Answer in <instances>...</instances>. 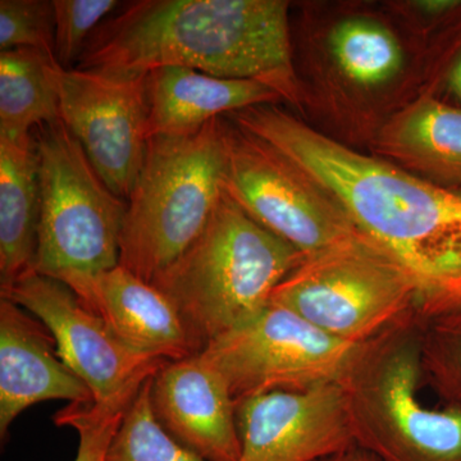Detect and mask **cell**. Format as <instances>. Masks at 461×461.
Masks as SVG:
<instances>
[{
  "label": "cell",
  "mask_w": 461,
  "mask_h": 461,
  "mask_svg": "<svg viewBox=\"0 0 461 461\" xmlns=\"http://www.w3.org/2000/svg\"><path fill=\"white\" fill-rule=\"evenodd\" d=\"M60 121L109 189L131 195L148 145L147 75L58 68Z\"/></svg>",
  "instance_id": "8fae6325"
},
{
  "label": "cell",
  "mask_w": 461,
  "mask_h": 461,
  "mask_svg": "<svg viewBox=\"0 0 461 461\" xmlns=\"http://www.w3.org/2000/svg\"><path fill=\"white\" fill-rule=\"evenodd\" d=\"M420 357L424 384L461 409V311L423 323Z\"/></svg>",
  "instance_id": "7402d4cb"
},
{
  "label": "cell",
  "mask_w": 461,
  "mask_h": 461,
  "mask_svg": "<svg viewBox=\"0 0 461 461\" xmlns=\"http://www.w3.org/2000/svg\"><path fill=\"white\" fill-rule=\"evenodd\" d=\"M2 297L47 327L58 354L89 387L95 403L136 395L167 363L129 348L71 287L57 278L30 273L3 290Z\"/></svg>",
  "instance_id": "7c38bea8"
},
{
  "label": "cell",
  "mask_w": 461,
  "mask_h": 461,
  "mask_svg": "<svg viewBox=\"0 0 461 461\" xmlns=\"http://www.w3.org/2000/svg\"><path fill=\"white\" fill-rule=\"evenodd\" d=\"M418 95L461 107V5L429 38Z\"/></svg>",
  "instance_id": "603a6c76"
},
{
  "label": "cell",
  "mask_w": 461,
  "mask_h": 461,
  "mask_svg": "<svg viewBox=\"0 0 461 461\" xmlns=\"http://www.w3.org/2000/svg\"><path fill=\"white\" fill-rule=\"evenodd\" d=\"M132 350L175 362L199 354L180 314L153 284L124 267L60 278Z\"/></svg>",
  "instance_id": "9a60e30c"
},
{
  "label": "cell",
  "mask_w": 461,
  "mask_h": 461,
  "mask_svg": "<svg viewBox=\"0 0 461 461\" xmlns=\"http://www.w3.org/2000/svg\"><path fill=\"white\" fill-rule=\"evenodd\" d=\"M157 420L205 461H238V402L229 382L204 354L167 362L151 378Z\"/></svg>",
  "instance_id": "5bb4252c"
},
{
  "label": "cell",
  "mask_w": 461,
  "mask_h": 461,
  "mask_svg": "<svg viewBox=\"0 0 461 461\" xmlns=\"http://www.w3.org/2000/svg\"><path fill=\"white\" fill-rule=\"evenodd\" d=\"M56 20L54 57L63 68H74L91 36L121 3L117 0H51Z\"/></svg>",
  "instance_id": "cb8c5ba5"
},
{
  "label": "cell",
  "mask_w": 461,
  "mask_h": 461,
  "mask_svg": "<svg viewBox=\"0 0 461 461\" xmlns=\"http://www.w3.org/2000/svg\"><path fill=\"white\" fill-rule=\"evenodd\" d=\"M303 257L223 191L195 241L150 284L168 297L202 353L263 311Z\"/></svg>",
  "instance_id": "277c9868"
},
{
  "label": "cell",
  "mask_w": 461,
  "mask_h": 461,
  "mask_svg": "<svg viewBox=\"0 0 461 461\" xmlns=\"http://www.w3.org/2000/svg\"><path fill=\"white\" fill-rule=\"evenodd\" d=\"M41 180L33 135L0 136V291L35 272Z\"/></svg>",
  "instance_id": "d6986e66"
},
{
  "label": "cell",
  "mask_w": 461,
  "mask_h": 461,
  "mask_svg": "<svg viewBox=\"0 0 461 461\" xmlns=\"http://www.w3.org/2000/svg\"><path fill=\"white\" fill-rule=\"evenodd\" d=\"M93 402L89 387L57 350L47 327L12 300H0V436L35 403Z\"/></svg>",
  "instance_id": "2e32d148"
},
{
  "label": "cell",
  "mask_w": 461,
  "mask_h": 461,
  "mask_svg": "<svg viewBox=\"0 0 461 461\" xmlns=\"http://www.w3.org/2000/svg\"><path fill=\"white\" fill-rule=\"evenodd\" d=\"M160 67L260 81L306 114L285 0L131 2L99 26L74 68L148 75Z\"/></svg>",
  "instance_id": "7a4b0ae2"
},
{
  "label": "cell",
  "mask_w": 461,
  "mask_h": 461,
  "mask_svg": "<svg viewBox=\"0 0 461 461\" xmlns=\"http://www.w3.org/2000/svg\"><path fill=\"white\" fill-rule=\"evenodd\" d=\"M133 397L126 396L105 403H69L56 414L58 426L77 430L78 447L74 461H103L124 411Z\"/></svg>",
  "instance_id": "d4e9b609"
},
{
  "label": "cell",
  "mask_w": 461,
  "mask_h": 461,
  "mask_svg": "<svg viewBox=\"0 0 461 461\" xmlns=\"http://www.w3.org/2000/svg\"><path fill=\"white\" fill-rule=\"evenodd\" d=\"M417 313L357 346L339 379L355 446L379 461H461V409L421 402Z\"/></svg>",
  "instance_id": "5b68a950"
},
{
  "label": "cell",
  "mask_w": 461,
  "mask_h": 461,
  "mask_svg": "<svg viewBox=\"0 0 461 461\" xmlns=\"http://www.w3.org/2000/svg\"><path fill=\"white\" fill-rule=\"evenodd\" d=\"M53 2L50 0H2L0 2V51L32 48L54 56Z\"/></svg>",
  "instance_id": "484cf974"
},
{
  "label": "cell",
  "mask_w": 461,
  "mask_h": 461,
  "mask_svg": "<svg viewBox=\"0 0 461 461\" xmlns=\"http://www.w3.org/2000/svg\"><path fill=\"white\" fill-rule=\"evenodd\" d=\"M359 345L332 338L269 303L256 317L209 342L202 353L220 369L240 402L275 391L339 384Z\"/></svg>",
  "instance_id": "30bf717a"
},
{
  "label": "cell",
  "mask_w": 461,
  "mask_h": 461,
  "mask_svg": "<svg viewBox=\"0 0 461 461\" xmlns=\"http://www.w3.org/2000/svg\"><path fill=\"white\" fill-rule=\"evenodd\" d=\"M368 153L405 171L461 190V107L418 95L391 115L369 141Z\"/></svg>",
  "instance_id": "ac0fdd59"
},
{
  "label": "cell",
  "mask_w": 461,
  "mask_h": 461,
  "mask_svg": "<svg viewBox=\"0 0 461 461\" xmlns=\"http://www.w3.org/2000/svg\"><path fill=\"white\" fill-rule=\"evenodd\" d=\"M224 117L196 132L154 136L127 200L120 266L150 284L204 230L223 194Z\"/></svg>",
  "instance_id": "8992f818"
},
{
  "label": "cell",
  "mask_w": 461,
  "mask_h": 461,
  "mask_svg": "<svg viewBox=\"0 0 461 461\" xmlns=\"http://www.w3.org/2000/svg\"><path fill=\"white\" fill-rule=\"evenodd\" d=\"M224 147V193L304 256L360 233L317 182L227 117Z\"/></svg>",
  "instance_id": "9c48e42d"
},
{
  "label": "cell",
  "mask_w": 461,
  "mask_h": 461,
  "mask_svg": "<svg viewBox=\"0 0 461 461\" xmlns=\"http://www.w3.org/2000/svg\"><path fill=\"white\" fill-rule=\"evenodd\" d=\"M271 303L354 345L417 313L411 280L363 233L303 257Z\"/></svg>",
  "instance_id": "ba28073f"
},
{
  "label": "cell",
  "mask_w": 461,
  "mask_h": 461,
  "mask_svg": "<svg viewBox=\"0 0 461 461\" xmlns=\"http://www.w3.org/2000/svg\"><path fill=\"white\" fill-rule=\"evenodd\" d=\"M32 135L41 180L35 272L60 280L114 268L127 202L109 189L62 121Z\"/></svg>",
  "instance_id": "52a82bcc"
},
{
  "label": "cell",
  "mask_w": 461,
  "mask_h": 461,
  "mask_svg": "<svg viewBox=\"0 0 461 461\" xmlns=\"http://www.w3.org/2000/svg\"><path fill=\"white\" fill-rule=\"evenodd\" d=\"M321 461H379L375 459L373 455L366 453V451L362 450V448L355 447L350 448V450L344 451V453H339L336 455H332V456L326 457V459Z\"/></svg>",
  "instance_id": "4316f807"
},
{
  "label": "cell",
  "mask_w": 461,
  "mask_h": 461,
  "mask_svg": "<svg viewBox=\"0 0 461 461\" xmlns=\"http://www.w3.org/2000/svg\"><path fill=\"white\" fill-rule=\"evenodd\" d=\"M59 67L32 48L0 51V136L23 138L60 120Z\"/></svg>",
  "instance_id": "ffe728a7"
},
{
  "label": "cell",
  "mask_w": 461,
  "mask_h": 461,
  "mask_svg": "<svg viewBox=\"0 0 461 461\" xmlns=\"http://www.w3.org/2000/svg\"><path fill=\"white\" fill-rule=\"evenodd\" d=\"M300 9L294 58L306 113L320 112L344 138L368 145L420 94L427 42L384 3H304Z\"/></svg>",
  "instance_id": "3957f363"
},
{
  "label": "cell",
  "mask_w": 461,
  "mask_h": 461,
  "mask_svg": "<svg viewBox=\"0 0 461 461\" xmlns=\"http://www.w3.org/2000/svg\"><path fill=\"white\" fill-rule=\"evenodd\" d=\"M238 461H321L355 447L339 384L238 402Z\"/></svg>",
  "instance_id": "4fadbf2b"
},
{
  "label": "cell",
  "mask_w": 461,
  "mask_h": 461,
  "mask_svg": "<svg viewBox=\"0 0 461 461\" xmlns=\"http://www.w3.org/2000/svg\"><path fill=\"white\" fill-rule=\"evenodd\" d=\"M148 139L196 132L215 118L263 104H284L280 94L256 80H233L160 67L147 75Z\"/></svg>",
  "instance_id": "e0dca14e"
},
{
  "label": "cell",
  "mask_w": 461,
  "mask_h": 461,
  "mask_svg": "<svg viewBox=\"0 0 461 461\" xmlns=\"http://www.w3.org/2000/svg\"><path fill=\"white\" fill-rule=\"evenodd\" d=\"M229 118L317 182L402 269L423 323L461 311V190L363 153L280 104L256 105Z\"/></svg>",
  "instance_id": "6da1fadb"
},
{
  "label": "cell",
  "mask_w": 461,
  "mask_h": 461,
  "mask_svg": "<svg viewBox=\"0 0 461 461\" xmlns=\"http://www.w3.org/2000/svg\"><path fill=\"white\" fill-rule=\"evenodd\" d=\"M151 378L124 411L103 461H205L176 441L157 420L150 399Z\"/></svg>",
  "instance_id": "44dd1931"
}]
</instances>
